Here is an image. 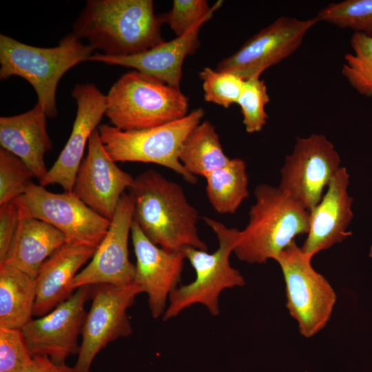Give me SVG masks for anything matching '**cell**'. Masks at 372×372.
<instances>
[{
    "label": "cell",
    "mask_w": 372,
    "mask_h": 372,
    "mask_svg": "<svg viewBox=\"0 0 372 372\" xmlns=\"http://www.w3.org/2000/svg\"><path fill=\"white\" fill-rule=\"evenodd\" d=\"M152 0H87L72 33L110 56L143 52L165 41Z\"/></svg>",
    "instance_id": "6da1fadb"
},
{
    "label": "cell",
    "mask_w": 372,
    "mask_h": 372,
    "mask_svg": "<svg viewBox=\"0 0 372 372\" xmlns=\"http://www.w3.org/2000/svg\"><path fill=\"white\" fill-rule=\"evenodd\" d=\"M133 198V220L155 245L170 251L192 247L207 251L197 229L198 210L178 183L149 169L134 178L128 188Z\"/></svg>",
    "instance_id": "7a4b0ae2"
},
{
    "label": "cell",
    "mask_w": 372,
    "mask_h": 372,
    "mask_svg": "<svg viewBox=\"0 0 372 372\" xmlns=\"http://www.w3.org/2000/svg\"><path fill=\"white\" fill-rule=\"evenodd\" d=\"M254 196L249 223L234 252L240 260L262 264L274 260L296 236L308 233L309 211L278 187L260 184Z\"/></svg>",
    "instance_id": "3957f363"
},
{
    "label": "cell",
    "mask_w": 372,
    "mask_h": 372,
    "mask_svg": "<svg viewBox=\"0 0 372 372\" xmlns=\"http://www.w3.org/2000/svg\"><path fill=\"white\" fill-rule=\"evenodd\" d=\"M94 50L72 32L56 46L43 48L21 43L0 34V79L18 76L34 89L47 116L58 114L56 92L62 76L74 65L87 61Z\"/></svg>",
    "instance_id": "277c9868"
},
{
    "label": "cell",
    "mask_w": 372,
    "mask_h": 372,
    "mask_svg": "<svg viewBox=\"0 0 372 372\" xmlns=\"http://www.w3.org/2000/svg\"><path fill=\"white\" fill-rule=\"evenodd\" d=\"M203 220L216 234L218 248L208 253L192 247L181 249L196 272L192 282L177 287L169 296V305L162 318L166 321L176 317L183 310L195 304L205 306L214 316L220 314L219 298L226 289L242 287L245 279L240 272L231 267L229 258L240 239V231L229 228L209 217Z\"/></svg>",
    "instance_id": "5b68a950"
},
{
    "label": "cell",
    "mask_w": 372,
    "mask_h": 372,
    "mask_svg": "<svg viewBox=\"0 0 372 372\" xmlns=\"http://www.w3.org/2000/svg\"><path fill=\"white\" fill-rule=\"evenodd\" d=\"M188 98L176 88L136 70L123 74L106 95L105 116L124 131L150 128L185 116Z\"/></svg>",
    "instance_id": "8992f818"
},
{
    "label": "cell",
    "mask_w": 372,
    "mask_h": 372,
    "mask_svg": "<svg viewBox=\"0 0 372 372\" xmlns=\"http://www.w3.org/2000/svg\"><path fill=\"white\" fill-rule=\"evenodd\" d=\"M205 114L199 107L185 116L147 129L124 131L112 125L99 126L100 138L114 162L154 163L171 169L189 183L197 182L178 159L182 145Z\"/></svg>",
    "instance_id": "52a82bcc"
},
{
    "label": "cell",
    "mask_w": 372,
    "mask_h": 372,
    "mask_svg": "<svg viewBox=\"0 0 372 372\" xmlns=\"http://www.w3.org/2000/svg\"><path fill=\"white\" fill-rule=\"evenodd\" d=\"M312 258L293 241L275 258L285 279L290 315L297 321L300 334L313 336L329 320L336 302L335 291L311 265Z\"/></svg>",
    "instance_id": "ba28073f"
},
{
    "label": "cell",
    "mask_w": 372,
    "mask_h": 372,
    "mask_svg": "<svg viewBox=\"0 0 372 372\" xmlns=\"http://www.w3.org/2000/svg\"><path fill=\"white\" fill-rule=\"evenodd\" d=\"M143 289L136 284L91 286L92 303L81 331V342L72 372H90L95 356L107 344L130 336L132 327L127 309Z\"/></svg>",
    "instance_id": "9c48e42d"
},
{
    "label": "cell",
    "mask_w": 372,
    "mask_h": 372,
    "mask_svg": "<svg viewBox=\"0 0 372 372\" xmlns=\"http://www.w3.org/2000/svg\"><path fill=\"white\" fill-rule=\"evenodd\" d=\"M13 201L28 215L54 226L68 242L76 244L97 248L111 223L72 192L53 193L33 182Z\"/></svg>",
    "instance_id": "30bf717a"
},
{
    "label": "cell",
    "mask_w": 372,
    "mask_h": 372,
    "mask_svg": "<svg viewBox=\"0 0 372 372\" xmlns=\"http://www.w3.org/2000/svg\"><path fill=\"white\" fill-rule=\"evenodd\" d=\"M340 158L323 134L296 138L293 152L285 157L278 187L311 211L340 167Z\"/></svg>",
    "instance_id": "8fae6325"
},
{
    "label": "cell",
    "mask_w": 372,
    "mask_h": 372,
    "mask_svg": "<svg viewBox=\"0 0 372 372\" xmlns=\"http://www.w3.org/2000/svg\"><path fill=\"white\" fill-rule=\"evenodd\" d=\"M318 21L282 16L248 39L234 54L222 59L216 68L244 80L260 77L269 68L291 55L300 47L308 31Z\"/></svg>",
    "instance_id": "7c38bea8"
},
{
    "label": "cell",
    "mask_w": 372,
    "mask_h": 372,
    "mask_svg": "<svg viewBox=\"0 0 372 372\" xmlns=\"http://www.w3.org/2000/svg\"><path fill=\"white\" fill-rule=\"evenodd\" d=\"M90 290V285L79 287L70 298L21 329L32 356H48L56 364H64L68 357L78 354Z\"/></svg>",
    "instance_id": "4fadbf2b"
},
{
    "label": "cell",
    "mask_w": 372,
    "mask_h": 372,
    "mask_svg": "<svg viewBox=\"0 0 372 372\" xmlns=\"http://www.w3.org/2000/svg\"><path fill=\"white\" fill-rule=\"evenodd\" d=\"M134 202L124 193L117 206L105 236L91 261L75 276L74 290L85 285L108 284L125 286L134 282L135 265L128 256V238L131 232Z\"/></svg>",
    "instance_id": "5bb4252c"
},
{
    "label": "cell",
    "mask_w": 372,
    "mask_h": 372,
    "mask_svg": "<svg viewBox=\"0 0 372 372\" xmlns=\"http://www.w3.org/2000/svg\"><path fill=\"white\" fill-rule=\"evenodd\" d=\"M115 163L101 143L98 128L94 130L72 189L89 207L110 220L114 217L124 191L128 189L134 180Z\"/></svg>",
    "instance_id": "9a60e30c"
},
{
    "label": "cell",
    "mask_w": 372,
    "mask_h": 372,
    "mask_svg": "<svg viewBox=\"0 0 372 372\" xmlns=\"http://www.w3.org/2000/svg\"><path fill=\"white\" fill-rule=\"evenodd\" d=\"M77 111L70 137L56 161L39 185H59L65 192H72L86 144L97 129L106 110V96L90 83L76 84L72 91Z\"/></svg>",
    "instance_id": "2e32d148"
},
{
    "label": "cell",
    "mask_w": 372,
    "mask_h": 372,
    "mask_svg": "<svg viewBox=\"0 0 372 372\" xmlns=\"http://www.w3.org/2000/svg\"><path fill=\"white\" fill-rule=\"evenodd\" d=\"M131 236L136 259L134 282L147 294L151 315L156 319L163 316L169 294L178 287L185 258L181 251L153 243L134 220Z\"/></svg>",
    "instance_id": "e0dca14e"
},
{
    "label": "cell",
    "mask_w": 372,
    "mask_h": 372,
    "mask_svg": "<svg viewBox=\"0 0 372 372\" xmlns=\"http://www.w3.org/2000/svg\"><path fill=\"white\" fill-rule=\"evenodd\" d=\"M222 4L223 1H216L210 11L188 32L169 41H163L149 50L130 56H110L96 53L91 55L87 61L134 68L161 83L180 88L185 59L196 51L200 43V28Z\"/></svg>",
    "instance_id": "ac0fdd59"
},
{
    "label": "cell",
    "mask_w": 372,
    "mask_h": 372,
    "mask_svg": "<svg viewBox=\"0 0 372 372\" xmlns=\"http://www.w3.org/2000/svg\"><path fill=\"white\" fill-rule=\"evenodd\" d=\"M349 174L340 167L320 203L309 211V229L302 250L313 258L351 235L347 230L353 218V198L348 193Z\"/></svg>",
    "instance_id": "d6986e66"
},
{
    "label": "cell",
    "mask_w": 372,
    "mask_h": 372,
    "mask_svg": "<svg viewBox=\"0 0 372 372\" xmlns=\"http://www.w3.org/2000/svg\"><path fill=\"white\" fill-rule=\"evenodd\" d=\"M96 249L68 241L44 262L36 278L33 316H43L72 296L74 278Z\"/></svg>",
    "instance_id": "ffe728a7"
},
{
    "label": "cell",
    "mask_w": 372,
    "mask_h": 372,
    "mask_svg": "<svg viewBox=\"0 0 372 372\" xmlns=\"http://www.w3.org/2000/svg\"><path fill=\"white\" fill-rule=\"evenodd\" d=\"M44 110L37 104L28 112L0 117L1 147L19 158L41 181L46 175L44 156L52 148Z\"/></svg>",
    "instance_id": "44dd1931"
},
{
    "label": "cell",
    "mask_w": 372,
    "mask_h": 372,
    "mask_svg": "<svg viewBox=\"0 0 372 372\" xmlns=\"http://www.w3.org/2000/svg\"><path fill=\"white\" fill-rule=\"evenodd\" d=\"M19 209L20 222L17 240L10 257L4 265L37 278L44 262L68 242V238L54 226L30 216L19 207Z\"/></svg>",
    "instance_id": "7402d4cb"
},
{
    "label": "cell",
    "mask_w": 372,
    "mask_h": 372,
    "mask_svg": "<svg viewBox=\"0 0 372 372\" xmlns=\"http://www.w3.org/2000/svg\"><path fill=\"white\" fill-rule=\"evenodd\" d=\"M36 291V278L0 265V328L21 330L32 320Z\"/></svg>",
    "instance_id": "603a6c76"
},
{
    "label": "cell",
    "mask_w": 372,
    "mask_h": 372,
    "mask_svg": "<svg viewBox=\"0 0 372 372\" xmlns=\"http://www.w3.org/2000/svg\"><path fill=\"white\" fill-rule=\"evenodd\" d=\"M178 159L190 174L205 178L211 172L227 165L231 158L225 155L214 125L205 120L187 136Z\"/></svg>",
    "instance_id": "cb8c5ba5"
},
{
    "label": "cell",
    "mask_w": 372,
    "mask_h": 372,
    "mask_svg": "<svg viewBox=\"0 0 372 372\" xmlns=\"http://www.w3.org/2000/svg\"><path fill=\"white\" fill-rule=\"evenodd\" d=\"M205 178L208 200L219 214H234L249 196L247 166L242 158H231L227 165L211 172Z\"/></svg>",
    "instance_id": "d4e9b609"
},
{
    "label": "cell",
    "mask_w": 372,
    "mask_h": 372,
    "mask_svg": "<svg viewBox=\"0 0 372 372\" xmlns=\"http://www.w3.org/2000/svg\"><path fill=\"white\" fill-rule=\"evenodd\" d=\"M353 53L344 55L342 76L361 95L372 96V37L353 33L351 39Z\"/></svg>",
    "instance_id": "484cf974"
},
{
    "label": "cell",
    "mask_w": 372,
    "mask_h": 372,
    "mask_svg": "<svg viewBox=\"0 0 372 372\" xmlns=\"http://www.w3.org/2000/svg\"><path fill=\"white\" fill-rule=\"evenodd\" d=\"M316 18L354 33L372 37V0H344L320 9Z\"/></svg>",
    "instance_id": "4316f807"
},
{
    "label": "cell",
    "mask_w": 372,
    "mask_h": 372,
    "mask_svg": "<svg viewBox=\"0 0 372 372\" xmlns=\"http://www.w3.org/2000/svg\"><path fill=\"white\" fill-rule=\"evenodd\" d=\"M269 102L265 81L260 77L245 80L237 104L242 114V123L248 133L260 132L267 123L265 105Z\"/></svg>",
    "instance_id": "83f0119b"
},
{
    "label": "cell",
    "mask_w": 372,
    "mask_h": 372,
    "mask_svg": "<svg viewBox=\"0 0 372 372\" xmlns=\"http://www.w3.org/2000/svg\"><path fill=\"white\" fill-rule=\"evenodd\" d=\"M34 177L28 167L17 156L0 149V205L23 195Z\"/></svg>",
    "instance_id": "f1b7e54d"
},
{
    "label": "cell",
    "mask_w": 372,
    "mask_h": 372,
    "mask_svg": "<svg viewBox=\"0 0 372 372\" xmlns=\"http://www.w3.org/2000/svg\"><path fill=\"white\" fill-rule=\"evenodd\" d=\"M203 81L204 98L225 108L237 103L245 80L236 74L218 71L209 67L199 72Z\"/></svg>",
    "instance_id": "f546056e"
},
{
    "label": "cell",
    "mask_w": 372,
    "mask_h": 372,
    "mask_svg": "<svg viewBox=\"0 0 372 372\" xmlns=\"http://www.w3.org/2000/svg\"><path fill=\"white\" fill-rule=\"evenodd\" d=\"M32 358L21 330L0 328V372H21Z\"/></svg>",
    "instance_id": "4dcf8cb0"
},
{
    "label": "cell",
    "mask_w": 372,
    "mask_h": 372,
    "mask_svg": "<svg viewBox=\"0 0 372 372\" xmlns=\"http://www.w3.org/2000/svg\"><path fill=\"white\" fill-rule=\"evenodd\" d=\"M205 0H174L171 10L161 14L176 37L183 35L200 21L211 10Z\"/></svg>",
    "instance_id": "1f68e13d"
},
{
    "label": "cell",
    "mask_w": 372,
    "mask_h": 372,
    "mask_svg": "<svg viewBox=\"0 0 372 372\" xmlns=\"http://www.w3.org/2000/svg\"><path fill=\"white\" fill-rule=\"evenodd\" d=\"M19 222V209L14 201L0 205V265L6 263L12 254Z\"/></svg>",
    "instance_id": "d6a6232c"
},
{
    "label": "cell",
    "mask_w": 372,
    "mask_h": 372,
    "mask_svg": "<svg viewBox=\"0 0 372 372\" xmlns=\"http://www.w3.org/2000/svg\"><path fill=\"white\" fill-rule=\"evenodd\" d=\"M21 372H72V367L56 364L48 356L34 355Z\"/></svg>",
    "instance_id": "836d02e7"
},
{
    "label": "cell",
    "mask_w": 372,
    "mask_h": 372,
    "mask_svg": "<svg viewBox=\"0 0 372 372\" xmlns=\"http://www.w3.org/2000/svg\"><path fill=\"white\" fill-rule=\"evenodd\" d=\"M369 256L372 258V245L371 246L370 250H369Z\"/></svg>",
    "instance_id": "e575fe53"
}]
</instances>
